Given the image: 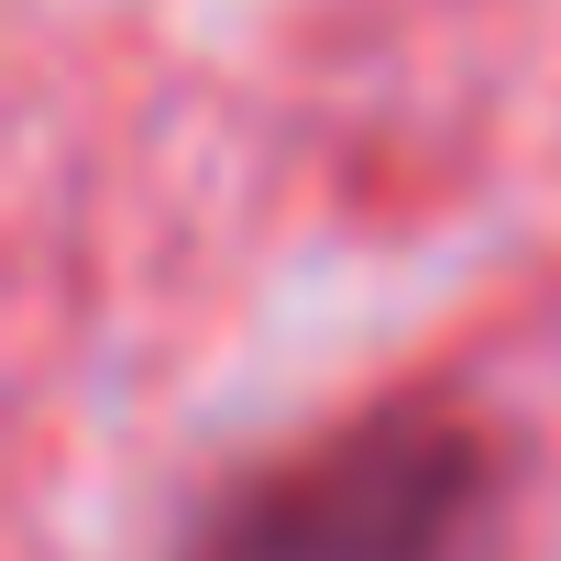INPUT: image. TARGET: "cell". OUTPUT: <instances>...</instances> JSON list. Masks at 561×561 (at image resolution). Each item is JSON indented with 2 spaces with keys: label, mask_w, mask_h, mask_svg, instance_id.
Returning a JSON list of instances; mask_svg holds the SVG:
<instances>
[{
  "label": "cell",
  "mask_w": 561,
  "mask_h": 561,
  "mask_svg": "<svg viewBox=\"0 0 561 561\" xmlns=\"http://www.w3.org/2000/svg\"><path fill=\"white\" fill-rule=\"evenodd\" d=\"M495 517L506 451L462 408L408 397L264 462L187 561H495Z\"/></svg>",
  "instance_id": "obj_1"
}]
</instances>
